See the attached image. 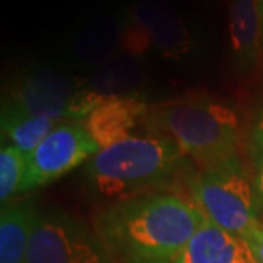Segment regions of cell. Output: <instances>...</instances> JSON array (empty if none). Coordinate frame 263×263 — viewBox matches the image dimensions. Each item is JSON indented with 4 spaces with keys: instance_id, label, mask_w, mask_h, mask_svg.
Segmentation results:
<instances>
[{
    "instance_id": "6da1fadb",
    "label": "cell",
    "mask_w": 263,
    "mask_h": 263,
    "mask_svg": "<svg viewBox=\"0 0 263 263\" xmlns=\"http://www.w3.org/2000/svg\"><path fill=\"white\" fill-rule=\"evenodd\" d=\"M206 219L176 195H148L124 200L103 216V234L139 259L170 260Z\"/></svg>"
},
{
    "instance_id": "7a4b0ae2",
    "label": "cell",
    "mask_w": 263,
    "mask_h": 263,
    "mask_svg": "<svg viewBox=\"0 0 263 263\" xmlns=\"http://www.w3.org/2000/svg\"><path fill=\"white\" fill-rule=\"evenodd\" d=\"M148 124L206 168L234 158L238 120L226 104L206 97L180 98L157 105Z\"/></svg>"
},
{
    "instance_id": "3957f363",
    "label": "cell",
    "mask_w": 263,
    "mask_h": 263,
    "mask_svg": "<svg viewBox=\"0 0 263 263\" xmlns=\"http://www.w3.org/2000/svg\"><path fill=\"white\" fill-rule=\"evenodd\" d=\"M181 154L179 145L167 136H129L98 151L86 173L101 196L129 200L167 179Z\"/></svg>"
},
{
    "instance_id": "277c9868",
    "label": "cell",
    "mask_w": 263,
    "mask_h": 263,
    "mask_svg": "<svg viewBox=\"0 0 263 263\" xmlns=\"http://www.w3.org/2000/svg\"><path fill=\"white\" fill-rule=\"evenodd\" d=\"M192 195L208 219L231 234L245 238L259 226L253 189L235 158L200 173Z\"/></svg>"
},
{
    "instance_id": "5b68a950",
    "label": "cell",
    "mask_w": 263,
    "mask_h": 263,
    "mask_svg": "<svg viewBox=\"0 0 263 263\" xmlns=\"http://www.w3.org/2000/svg\"><path fill=\"white\" fill-rule=\"evenodd\" d=\"M104 97L63 72L38 66L19 76L8 100L37 117L84 122Z\"/></svg>"
},
{
    "instance_id": "8992f818",
    "label": "cell",
    "mask_w": 263,
    "mask_h": 263,
    "mask_svg": "<svg viewBox=\"0 0 263 263\" xmlns=\"http://www.w3.org/2000/svg\"><path fill=\"white\" fill-rule=\"evenodd\" d=\"M25 263H113L100 237L63 212H38Z\"/></svg>"
},
{
    "instance_id": "52a82bcc",
    "label": "cell",
    "mask_w": 263,
    "mask_h": 263,
    "mask_svg": "<svg viewBox=\"0 0 263 263\" xmlns=\"http://www.w3.org/2000/svg\"><path fill=\"white\" fill-rule=\"evenodd\" d=\"M100 146L82 124L66 123L50 132L47 138L25 155V173L21 192L44 186L94 157Z\"/></svg>"
},
{
    "instance_id": "ba28073f",
    "label": "cell",
    "mask_w": 263,
    "mask_h": 263,
    "mask_svg": "<svg viewBox=\"0 0 263 263\" xmlns=\"http://www.w3.org/2000/svg\"><path fill=\"white\" fill-rule=\"evenodd\" d=\"M129 18L146 31L152 47L165 59L181 62L196 50V38L187 22L162 2L142 0L132 8Z\"/></svg>"
},
{
    "instance_id": "9c48e42d",
    "label": "cell",
    "mask_w": 263,
    "mask_h": 263,
    "mask_svg": "<svg viewBox=\"0 0 263 263\" xmlns=\"http://www.w3.org/2000/svg\"><path fill=\"white\" fill-rule=\"evenodd\" d=\"M127 19L129 16L101 12L81 22L69 40V51L76 63L100 66L116 56Z\"/></svg>"
},
{
    "instance_id": "30bf717a",
    "label": "cell",
    "mask_w": 263,
    "mask_h": 263,
    "mask_svg": "<svg viewBox=\"0 0 263 263\" xmlns=\"http://www.w3.org/2000/svg\"><path fill=\"white\" fill-rule=\"evenodd\" d=\"M146 111V104L133 95H105L101 103L86 116L82 126L89 136L105 149L129 138L136 122Z\"/></svg>"
},
{
    "instance_id": "8fae6325",
    "label": "cell",
    "mask_w": 263,
    "mask_h": 263,
    "mask_svg": "<svg viewBox=\"0 0 263 263\" xmlns=\"http://www.w3.org/2000/svg\"><path fill=\"white\" fill-rule=\"evenodd\" d=\"M254 256L245 238L205 219L193 237L170 263H246Z\"/></svg>"
},
{
    "instance_id": "7c38bea8",
    "label": "cell",
    "mask_w": 263,
    "mask_h": 263,
    "mask_svg": "<svg viewBox=\"0 0 263 263\" xmlns=\"http://www.w3.org/2000/svg\"><path fill=\"white\" fill-rule=\"evenodd\" d=\"M230 43L240 69L254 65L263 41L262 18L257 0H230Z\"/></svg>"
},
{
    "instance_id": "4fadbf2b",
    "label": "cell",
    "mask_w": 263,
    "mask_h": 263,
    "mask_svg": "<svg viewBox=\"0 0 263 263\" xmlns=\"http://www.w3.org/2000/svg\"><path fill=\"white\" fill-rule=\"evenodd\" d=\"M38 211L29 202L2 211L0 218V263H25L31 234Z\"/></svg>"
},
{
    "instance_id": "5bb4252c",
    "label": "cell",
    "mask_w": 263,
    "mask_h": 263,
    "mask_svg": "<svg viewBox=\"0 0 263 263\" xmlns=\"http://www.w3.org/2000/svg\"><path fill=\"white\" fill-rule=\"evenodd\" d=\"M56 120L37 117L6 100L2 107V138L25 155L38 146L56 127Z\"/></svg>"
},
{
    "instance_id": "9a60e30c",
    "label": "cell",
    "mask_w": 263,
    "mask_h": 263,
    "mask_svg": "<svg viewBox=\"0 0 263 263\" xmlns=\"http://www.w3.org/2000/svg\"><path fill=\"white\" fill-rule=\"evenodd\" d=\"M145 75L136 56H114L95 69L89 86L100 94L119 95L139 85Z\"/></svg>"
},
{
    "instance_id": "2e32d148",
    "label": "cell",
    "mask_w": 263,
    "mask_h": 263,
    "mask_svg": "<svg viewBox=\"0 0 263 263\" xmlns=\"http://www.w3.org/2000/svg\"><path fill=\"white\" fill-rule=\"evenodd\" d=\"M25 173V154L13 145H3L0 151V200L5 205L21 187Z\"/></svg>"
},
{
    "instance_id": "e0dca14e",
    "label": "cell",
    "mask_w": 263,
    "mask_h": 263,
    "mask_svg": "<svg viewBox=\"0 0 263 263\" xmlns=\"http://www.w3.org/2000/svg\"><path fill=\"white\" fill-rule=\"evenodd\" d=\"M151 47H152V43L146 31L136 22H133L130 18L127 19V24L123 31L120 50L129 56H141V54H145Z\"/></svg>"
},
{
    "instance_id": "ac0fdd59",
    "label": "cell",
    "mask_w": 263,
    "mask_h": 263,
    "mask_svg": "<svg viewBox=\"0 0 263 263\" xmlns=\"http://www.w3.org/2000/svg\"><path fill=\"white\" fill-rule=\"evenodd\" d=\"M246 243L249 245L254 259L257 263H263V226L253 228L249 234L245 237Z\"/></svg>"
},
{
    "instance_id": "d6986e66",
    "label": "cell",
    "mask_w": 263,
    "mask_h": 263,
    "mask_svg": "<svg viewBox=\"0 0 263 263\" xmlns=\"http://www.w3.org/2000/svg\"><path fill=\"white\" fill-rule=\"evenodd\" d=\"M253 142L256 164H257V168L263 171V111L259 116V120H257L256 127H254Z\"/></svg>"
},
{
    "instance_id": "ffe728a7",
    "label": "cell",
    "mask_w": 263,
    "mask_h": 263,
    "mask_svg": "<svg viewBox=\"0 0 263 263\" xmlns=\"http://www.w3.org/2000/svg\"><path fill=\"white\" fill-rule=\"evenodd\" d=\"M257 195H259V197H260V200H262L263 203V171H260L259 179H257Z\"/></svg>"
},
{
    "instance_id": "44dd1931",
    "label": "cell",
    "mask_w": 263,
    "mask_h": 263,
    "mask_svg": "<svg viewBox=\"0 0 263 263\" xmlns=\"http://www.w3.org/2000/svg\"><path fill=\"white\" fill-rule=\"evenodd\" d=\"M135 263H170L168 260H146V259H138Z\"/></svg>"
},
{
    "instance_id": "7402d4cb",
    "label": "cell",
    "mask_w": 263,
    "mask_h": 263,
    "mask_svg": "<svg viewBox=\"0 0 263 263\" xmlns=\"http://www.w3.org/2000/svg\"><path fill=\"white\" fill-rule=\"evenodd\" d=\"M259 2V10H260V18H262V31H263V0H257Z\"/></svg>"
},
{
    "instance_id": "603a6c76",
    "label": "cell",
    "mask_w": 263,
    "mask_h": 263,
    "mask_svg": "<svg viewBox=\"0 0 263 263\" xmlns=\"http://www.w3.org/2000/svg\"><path fill=\"white\" fill-rule=\"evenodd\" d=\"M246 263H257V262H256V259H254V260H250V262H246Z\"/></svg>"
}]
</instances>
